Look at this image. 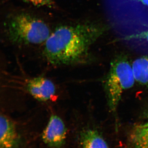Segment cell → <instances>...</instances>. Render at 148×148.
Wrapping results in <instances>:
<instances>
[{
  "label": "cell",
  "mask_w": 148,
  "mask_h": 148,
  "mask_svg": "<svg viewBox=\"0 0 148 148\" xmlns=\"http://www.w3.org/2000/svg\"><path fill=\"white\" fill-rule=\"evenodd\" d=\"M95 27L90 24H62L51 32L44 43L43 54L54 66L75 65L82 62L96 36Z\"/></svg>",
  "instance_id": "6da1fadb"
},
{
  "label": "cell",
  "mask_w": 148,
  "mask_h": 148,
  "mask_svg": "<svg viewBox=\"0 0 148 148\" xmlns=\"http://www.w3.org/2000/svg\"><path fill=\"white\" fill-rule=\"evenodd\" d=\"M3 30L7 40L16 45L44 43L51 32L42 19L24 12H14L6 16Z\"/></svg>",
  "instance_id": "7a4b0ae2"
},
{
  "label": "cell",
  "mask_w": 148,
  "mask_h": 148,
  "mask_svg": "<svg viewBox=\"0 0 148 148\" xmlns=\"http://www.w3.org/2000/svg\"><path fill=\"white\" fill-rule=\"evenodd\" d=\"M135 81L132 66L127 60L116 59L111 63L105 84L111 111H116L123 93L133 86Z\"/></svg>",
  "instance_id": "3957f363"
},
{
  "label": "cell",
  "mask_w": 148,
  "mask_h": 148,
  "mask_svg": "<svg viewBox=\"0 0 148 148\" xmlns=\"http://www.w3.org/2000/svg\"><path fill=\"white\" fill-rule=\"evenodd\" d=\"M25 89L34 99L41 102L52 101L56 97L55 84L45 77L39 76L28 79Z\"/></svg>",
  "instance_id": "277c9868"
},
{
  "label": "cell",
  "mask_w": 148,
  "mask_h": 148,
  "mask_svg": "<svg viewBox=\"0 0 148 148\" xmlns=\"http://www.w3.org/2000/svg\"><path fill=\"white\" fill-rule=\"evenodd\" d=\"M67 133V128L63 120L57 115L53 114L43 132V141L51 147H59L65 142Z\"/></svg>",
  "instance_id": "5b68a950"
},
{
  "label": "cell",
  "mask_w": 148,
  "mask_h": 148,
  "mask_svg": "<svg viewBox=\"0 0 148 148\" xmlns=\"http://www.w3.org/2000/svg\"><path fill=\"white\" fill-rule=\"evenodd\" d=\"M17 142L15 125L10 119L1 115L0 119L1 148H14Z\"/></svg>",
  "instance_id": "8992f818"
},
{
  "label": "cell",
  "mask_w": 148,
  "mask_h": 148,
  "mask_svg": "<svg viewBox=\"0 0 148 148\" xmlns=\"http://www.w3.org/2000/svg\"><path fill=\"white\" fill-rule=\"evenodd\" d=\"M132 67L135 81L140 84L148 85V56L136 59Z\"/></svg>",
  "instance_id": "52a82bcc"
},
{
  "label": "cell",
  "mask_w": 148,
  "mask_h": 148,
  "mask_svg": "<svg viewBox=\"0 0 148 148\" xmlns=\"http://www.w3.org/2000/svg\"><path fill=\"white\" fill-rule=\"evenodd\" d=\"M82 148H109L106 141L97 131L88 130L82 135Z\"/></svg>",
  "instance_id": "ba28073f"
},
{
  "label": "cell",
  "mask_w": 148,
  "mask_h": 148,
  "mask_svg": "<svg viewBox=\"0 0 148 148\" xmlns=\"http://www.w3.org/2000/svg\"><path fill=\"white\" fill-rule=\"evenodd\" d=\"M132 138L136 148H148V121L135 127Z\"/></svg>",
  "instance_id": "9c48e42d"
},
{
  "label": "cell",
  "mask_w": 148,
  "mask_h": 148,
  "mask_svg": "<svg viewBox=\"0 0 148 148\" xmlns=\"http://www.w3.org/2000/svg\"><path fill=\"white\" fill-rule=\"evenodd\" d=\"M5 1L10 0H5ZM24 2L31 4L37 7L49 6L53 3L52 0H20Z\"/></svg>",
  "instance_id": "30bf717a"
},
{
  "label": "cell",
  "mask_w": 148,
  "mask_h": 148,
  "mask_svg": "<svg viewBox=\"0 0 148 148\" xmlns=\"http://www.w3.org/2000/svg\"><path fill=\"white\" fill-rule=\"evenodd\" d=\"M140 1L143 4L148 6V0H140Z\"/></svg>",
  "instance_id": "8fae6325"
},
{
  "label": "cell",
  "mask_w": 148,
  "mask_h": 148,
  "mask_svg": "<svg viewBox=\"0 0 148 148\" xmlns=\"http://www.w3.org/2000/svg\"><path fill=\"white\" fill-rule=\"evenodd\" d=\"M143 36L144 37V38L147 40V41L148 42V32L145 33L144 35H143Z\"/></svg>",
  "instance_id": "7c38bea8"
}]
</instances>
